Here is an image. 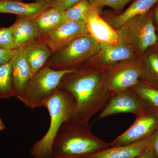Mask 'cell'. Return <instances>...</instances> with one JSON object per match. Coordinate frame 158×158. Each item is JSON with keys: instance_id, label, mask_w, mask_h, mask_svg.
Wrapping results in <instances>:
<instances>
[{"instance_id": "obj_18", "label": "cell", "mask_w": 158, "mask_h": 158, "mask_svg": "<svg viewBox=\"0 0 158 158\" xmlns=\"http://www.w3.org/2000/svg\"><path fill=\"white\" fill-rule=\"evenodd\" d=\"M158 2V0H135L124 12L111 18L107 23L113 28H119L135 18L147 13Z\"/></svg>"}, {"instance_id": "obj_15", "label": "cell", "mask_w": 158, "mask_h": 158, "mask_svg": "<svg viewBox=\"0 0 158 158\" xmlns=\"http://www.w3.org/2000/svg\"><path fill=\"white\" fill-rule=\"evenodd\" d=\"M11 64L15 97L17 98L33 76L26 59L23 47L15 48L14 56L11 59Z\"/></svg>"}, {"instance_id": "obj_11", "label": "cell", "mask_w": 158, "mask_h": 158, "mask_svg": "<svg viewBox=\"0 0 158 158\" xmlns=\"http://www.w3.org/2000/svg\"><path fill=\"white\" fill-rule=\"evenodd\" d=\"M102 8L94 6L87 19V27L89 34L99 43L117 44L119 42L116 31L99 15Z\"/></svg>"}, {"instance_id": "obj_12", "label": "cell", "mask_w": 158, "mask_h": 158, "mask_svg": "<svg viewBox=\"0 0 158 158\" xmlns=\"http://www.w3.org/2000/svg\"><path fill=\"white\" fill-rule=\"evenodd\" d=\"M49 8L47 0H35L29 3L14 0H0V13L16 15L32 20Z\"/></svg>"}, {"instance_id": "obj_23", "label": "cell", "mask_w": 158, "mask_h": 158, "mask_svg": "<svg viewBox=\"0 0 158 158\" xmlns=\"http://www.w3.org/2000/svg\"><path fill=\"white\" fill-rule=\"evenodd\" d=\"M131 89L143 99L148 106L158 110V89L143 85L140 82Z\"/></svg>"}, {"instance_id": "obj_9", "label": "cell", "mask_w": 158, "mask_h": 158, "mask_svg": "<svg viewBox=\"0 0 158 158\" xmlns=\"http://www.w3.org/2000/svg\"><path fill=\"white\" fill-rule=\"evenodd\" d=\"M89 34L86 24L67 21L45 37L37 39L45 43L53 54L77 38Z\"/></svg>"}, {"instance_id": "obj_14", "label": "cell", "mask_w": 158, "mask_h": 158, "mask_svg": "<svg viewBox=\"0 0 158 158\" xmlns=\"http://www.w3.org/2000/svg\"><path fill=\"white\" fill-rule=\"evenodd\" d=\"M23 47L33 76L45 66L53 54L47 44L38 40L29 43Z\"/></svg>"}, {"instance_id": "obj_24", "label": "cell", "mask_w": 158, "mask_h": 158, "mask_svg": "<svg viewBox=\"0 0 158 158\" xmlns=\"http://www.w3.org/2000/svg\"><path fill=\"white\" fill-rule=\"evenodd\" d=\"M132 1L133 0H88L94 6L99 8L108 6L117 12L122 11L125 6Z\"/></svg>"}, {"instance_id": "obj_6", "label": "cell", "mask_w": 158, "mask_h": 158, "mask_svg": "<svg viewBox=\"0 0 158 158\" xmlns=\"http://www.w3.org/2000/svg\"><path fill=\"white\" fill-rule=\"evenodd\" d=\"M116 31L118 43L134 45L141 54L155 47L158 44V36L153 22L152 9L128 22Z\"/></svg>"}, {"instance_id": "obj_4", "label": "cell", "mask_w": 158, "mask_h": 158, "mask_svg": "<svg viewBox=\"0 0 158 158\" xmlns=\"http://www.w3.org/2000/svg\"><path fill=\"white\" fill-rule=\"evenodd\" d=\"M74 70H56L45 66L32 77L17 98L32 109L44 106L62 78Z\"/></svg>"}, {"instance_id": "obj_3", "label": "cell", "mask_w": 158, "mask_h": 158, "mask_svg": "<svg viewBox=\"0 0 158 158\" xmlns=\"http://www.w3.org/2000/svg\"><path fill=\"white\" fill-rule=\"evenodd\" d=\"M44 107L48 110L50 124L45 135L31 148L30 153L33 158H52V146L54 139L62 125L73 116L76 102L70 94L57 88Z\"/></svg>"}, {"instance_id": "obj_30", "label": "cell", "mask_w": 158, "mask_h": 158, "mask_svg": "<svg viewBox=\"0 0 158 158\" xmlns=\"http://www.w3.org/2000/svg\"><path fill=\"white\" fill-rule=\"evenodd\" d=\"M152 146L153 148L158 155V127L152 135Z\"/></svg>"}, {"instance_id": "obj_26", "label": "cell", "mask_w": 158, "mask_h": 158, "mask_svg": "<svg viewBox=\"0 0 158 158\" xmlns=\"http://www.w3.org/2000/svg\"><path fill=\"white\" fill-rule=\"evenodd\" d=\"M81 0H47L50 8L65 11L75 6Z\"/></svg>"}, {"instance_id": "obj_19", "label": "cell", "mask_w": 158, "mask_h": 158, "mask_svg": "<svg viewBox=\"0 0 158 158\" xmlns=\"http://www.w3.org/2000/svg\"><path fill=\"white\" fill-rule=\"evenodd\" d=\"M100 62L104 65H110L125 61L131 58L133 55L131 46L126 44H113L106 43H100Z\"/></svg>"}, {"instance_id": "obj_27", "label": "cell", "mask_w": 158, "mask_h": 158, "mask_svg": "<svg viewBox=\"0 0 158 158\" xmlns=\"http://www.w3.org/2000/svg\"><path fill=\"white\" fill-rule=\"evenodd\" d=\"M15 49L7 50L0 48V66L9 62L13 58Z\"/></svg>"}, {"instance_id": "obj_20", "label": "cell", "mask_w": 158, "mask_h": 158, "mask_svg": "<svg viewBox=\"0 0 158 158\" xmlns=\"http://www.w3.org/2000/svg\"><path fill=\"white\" fill-rule=\"evenodd\" d=\"M141 62L142 71L139 82L151 88L158 89V55L151 51L146 54Z\"/></svg>"}, {"instance_id": "obj_13", "label": "cell", "mask_w": 158, "mask_h": 158, "mask_svg": "<svg viewBox=\"0 0 158 158\" xmlns=\"http://www.w3.org/2000/svg\"><path fill=\"white\" fill-rule=\"evenodd\" d=\"M152 144V135L126 145L111 146L83 158H135Z\"/></svg>"}, {"instance_id": "obj_28", "label": "cell", "mask_w": 158, "mask_h": 158, "mask_svg": "<svg viewBox=\"0 0 158 158\" xmlns=\"http://www.w3.org/2000/svg\"><path fill=\"white\" fill-rule=\"evenodd\" d=\"M135 158H158V155L152 145Z\"/></svg>"}, {"instance_id": "obj_17", "label": "cell", "mask_w": 158, "mask_h": 158, "mask_svg": "<svg viewBox=\"0 0 158 158\" xmlns=\"http://www.w3.org/2000/svg\"><path fill=\"white\" fill-rule=\"evenodd\" d=\"M10 27L15 48L23 46L38 38L36 27L33 20L29 18L17 16L16 20Z\"/></svg>"}, {"instance_id": "obj_31", "label": "cell", "mask_w": 158, "mask_h": 158, "mask_svg": "<svg viewBox=\"0 0 158 158\" xmlns=\"http://www.w3.org/2000/svg\"><path fill=\"white\" fill-rule=\"evenodd\" d=\"M5 128H6V126L3 123L2 118L0 116V131H3Z\"/></svg>"}, {"instance_id": "obj_32", "label": "cell", "mask_w": 158, "mask_h": 158, "mask_svg": "<svg viewBox=\"0 0 158 158\" xmlns=\"http://www.w3.org/2000/svg\"><path fill=\"white\" fill-rule=\"evenodd\" d=\"M156 47H157V51H156L158 55V42L156 46Z\"/></svg>"}, {"instance_id": "obj_5", "label": "cell", "mask_w": 158, "mask_h": 158, "mask_svg": "<svg viewBox=\"0 0 158 158\" xmlns=\"http://www.w3.org/2000/svg\"><path fill=\"white\" fill-rule=\"evenodd\" d=\"M100 44L90 34L83 35L52 54L46 64L56 70H75L99 52Z\"/></svg>"}, {"instance_id": "obj_22", "label": "cell", "mask_w": 158, "mask_h": 158, "mask_svg": "<svg viewBox=\"0 0 158 158\" xmlns=\"http://www.w3.org/2000/svg\"><path fill=\"white\" fill-rule=\"evenodd\" d=\"M88 0H81L75 6L65 11L67 21L86 24L90 11L94 8Z\"/></svg>"}, {"instance_id": "obj_21", "label": "cell", "mask_w": 158, "mask_h": 158, "mask_svg": "<svg viewBox=\"0 0 158 158\" xmlns=\"http://www.w3.org/2000/svg\"><path fill=\"white\" fill-rule=\"evenodd\" d=\"M15 97L11 59L0 66V99Z\"/></svg>"}, {"instance_id": "obj_16", "label": "cell", "mask_w": 158, "mask_h": 158, "mask_svg": "<svg viewBox=\"0 0 158 158\" xmlns=\"http://www.w3.org/2000/svg\"><path fill=\"white\" fill-rule=\"evenodd\" d=\"M36 28L38 38L45 37L67 22L65 11L50 8L32 20Z\"/></svg>"}, {"instance_id": "obj_10", "label": "cell", "mask_w": 158, "mask_h": 158, "mask_svg": "<svg viewBox=\"0 0 158 158\" xmlns=\"http://www.w3.org/2000/svg\"><path fill=\"white\" fill-rule=\"evenodd\" d=\"M142 71L141 62L118 69L107 75L106 86L110 92L116 93L135 87L139 83Z\"/></svg>"}, {"instance_id": "obj_33", "label": "cell", "mask_w": 158, "mask_h": 158, "mask_svg": "<svg viewBox=\"0 0 158 158\" xmlns=\"http://www.w3.org/2000/svg\"><path fill=\"white\" fill-rule=\"evenodd\" d=\"M14 1H23V0H14Z\"/></svg>"}, {"instance_id": "obj_25", "label": "cell", "mask_w": 158, "mask_h": 158, "mask_svg": "<svg viewBox=\"0 0 158 158\" xmlns=\"http://www.w3.org/2000/svg\"><path fill=\"white\" fill-rule=\"evenodd\" d=\"M0 48L7 50L15 49L10 27H0Z\"/></svg>"}, {"instance_id": "obj_2", "label": "cell", "mask_w": 158, "mask_h": 158, "mask_svg": "<svg viewBox=\"0 0 158 158\" xmlns=\"http://www.w3.org/2000/svg\"><path fill=\"white\" fill-rule=\"evenodd\" d=\"M111 147L95 136L90 125L69 120L62 125L52 146V158H83Z\"/></svg>"}, {"instance_id": "obj_8", "label": "cell", "mask_w": 158, "mask_h": 158, "mask_svg": "<svg viewBox=\"0 0 158 158\" xmlns=\"http://www.w3.org/2000/svg\"><path fill=\"white\" fill-rule=\"evenodd\" d=\"M148 106L143 99L131 89L121 90L114 93L94 122L118 113H132L136 116Z\"/></svg>"}, {"instance_id": "obj_7", "label": "cell", "mask_w": 158, "mask_h": 158, "mask_svg": "<svg viewBox=\"0 0 158 158\" xmlns=\"http://www.w3.org/2000/svg\"><path fill=\"white\" fill-rule=\"evenodd\" d=\"M136 117L128 129L110 142L111 147L132 144L152 135L158 127V110L148 106Z\"/></svg>"}, {"instance_id": "obj_1", "label": "cell", "mask_w": 158, "mask_h": 158, "mask_svg": "<svg viewBox=\"0 0 158 158\" xmlns=\"http://www.w3.org/2000/svg\"><path fill=\"white\" fill-rule=\"evenodd\" d=\"M89 68H78L62 78L58 88L70 94L76 109L70 120L89 125L90 118L104 109L114 93L108 90L107 75Z\"/></svg>"}, {"instance_id": "obj_29", "label": "cell", "mask_w": 158, "mask_h": 158, "mask_svg": "<svg viewBox=\"0 0 158 158\" xmlns=\"http://www.w3.org/2000/svg\"><path fill=\"white\" fill-rule=\"evenodd\" d=\"M153 22L155 27L156 32L158 34V2L152 9Z\"/></svg>"}]
</instances>
